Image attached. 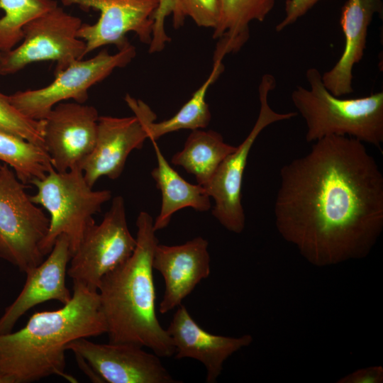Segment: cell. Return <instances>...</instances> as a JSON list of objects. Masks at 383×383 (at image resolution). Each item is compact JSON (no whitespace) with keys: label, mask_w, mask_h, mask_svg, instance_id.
Wrapping results in <instances>:
<instances>
[{"label":"cell","mask_w":383,"mask_h":383,"mask_svg":"<svg viewBox=\"0 0 383 383\" xmlns=\"http://www.w3.org/2000/svg\"><path fill=\"white\" fill-rule=\"evenodd\" d=\"M276 228L318 267L370 255L383 231V174L363 143L330 135L280 170Z\"/></svg>","instance_id":"6da1fadb"},{"label":"cell","mask_w":383,"mask_h":383,"mask_svg":"<svg viewBox=\"0 0 383 383\" xmlns=\"http://www.w3.org/2000/svg\"><path fill=\"white\" fill-rule=\"evenodd\" d=\"M70 301L57 310L33 314L26 325L0 334V375L9 383H29L50 375L75 382L65 372L67 345L106 333L98 291L73 282Z\"/></svg>","instance_id":"7a4b0ae2"},{"label":"cell","mask_w":383,"mask_h":383,"mask_svg":"<svg viewBox=\"0 0 383 383\" xmlns=\"http://www.w3.org/2000/svg\"><path fill=\"white\" fill-rule=\"evenodd\" d=\"M153 223L148 212L139 213L133 254L102 277L98 293L109 343L147 347L160 357H170L175 348L155 311L152 263L158 240Z\"/></svg>","instance_id":"3957f363"},{"label":"cell","mask_w":383,"mask_h":383,"mask_svg":"<svg viewBox=\"0 0 383 383\" xmlns=\"http://www.w3.org/2000/svg\"><path fill=\"white\" fill-rule=\"evenodd\" d=\"M309 84L297 87L291 98L306 126V140L313 143L330 135L348 136L382 150L383 92L352 99L333 95L315 67L306 70Z\"/></svg>","instance_id":"277c9868"},{"label":"cell","mask_w":383,"mask_h":383,"mask_svg":"<svg viewBox=\"0 0 383 383\" xmlns=\"http://www.w3.org/2000/svg\"><path fill=\"white\" fill-rule=\"evenodd\" d=\"M37 192L30 196L36 205L50 213L49 230L43 245L45 256L51 251L57 238L64 234L70 243L72 255L87 230L95 223L93 216L111 199L110 190H93L87 183L80 168L60 172L54 169L40 179L30 183Z\"/></svg>","instance_id":"5b68a950"},{"label":"cell","mask_w":383,"mask_h":383,"mask_svg":"<svg viewBox=\"0 0 383 383\" xmlns=\"http://www.w3.org/2000/svg\"><path fill=\"white\" fill-rule=\"evenodd\" d=\"M25 185L9 165L0 164V258L26 273L44 260L50 218L30 200Z\"/></svg>","instance_id":"8992f818"},{"label":"cell","mask_w":383,"mask_h":383,"mask_svg":"<svg viewBox=\"0 0 383 383\" xmlns=\"http://www.w3.org/2000/svg\"><path fill=\"white\" fill-rule=\"evenodd\" d=\"M81 18L57 5L35 17L23 28V42L2 53L0 74H15L38 62L55 61V74L72 62L83 59L86 43L77 37Z\"/></svg>","instance_id":"52a82bcc"},{"label":"cell","mask_w":383,"mask_h":383,"mask_svg":"<svg viewBox=\"0 0 383 383\" xmlns=\"http://www.w3.org/2000/svg\"><path fill=\"white\" fill-rule=\"evenodd\" d=\"M135 55V48L130 43L115 54L103 49L90 59L72 62L64 70L55 74V79L48 86L17 91L9 96V101L25 116L36 121L43 120L52 108L62 101L73 99L84 104L93 85L103 81L115 69L127 65Z\"/></svg>","instance_id":"ba28073f"},{"label":"cell","mask_w":383,"mask_h":383,"mask_svg":"<svg viewBox=\"0 0 383 383\" xmlns=\"http://www.w3.org/2000/svg\"><path fill=\"white\" fill-rule=\"evenodd\" d=\"M275 86L276 81L272 74L262 76L258 88L260 112L253 128L242 143L223 160L204 186L209 196L214 200L212 215L226 229L234 233H241L245 228L241 189L248 155L253 143L267 126L298 115L297 112L277 113L271 109L268 95Z\"/></svg>","instance_id":"9c48e42d"},{"label":"cell","mask_w":383,"mask_h":383,"mask_svg":"<svg viewBox=\"0 0 383 383\" xmlns=\"http://www.w3.org/2000/svg\"><path fill=\"white\" fill-rule=\"evenodd\" d=\"M136 246L126 221L124 199L115 196L99 224L93 223L70 258L67 273L73 282L98 291L102 277L126 262Z\"/></svg>","instance_id":"30bf717a"},{"label":"cell","mask_w":383,"mask_h":383,"mask_svg":"<svg viewBox=\"0 0 383 383\" xmlns=\"http://www.w3.org/2000/svg\"><path fill=\"white\" fill-rule=\"evenodd\" d=\"M65 6L78 5L84 10L99 11L94 24L82 23L77 37L86 43L85 55L108 45L118 50L129 43L126 34L133 32L150 45L159 0H61Z\"/></svg>","instance_id":"8fae6325"},{"label":"cell","mask_w":383,"mask_h":383,"mask_svg":"<svg viewBox=\"0 0 383 383\" xmlns=\"http://www.w3.org/2000/svg\"><path fill=\"white\" fill-rule=\"evenodd\" d=\"M99 118L94 106L77 102L52 108L43 119V139L55 170L81 169L95 145Z\"/></svg>","instance_id":"7c38bea8"},{"label":"cell","mask_w":383,"mask_h":383,"mask_svg":"<svg viewBox=\"0 0 383 383\" xmlns=\"http://www.w3.org/2000/svg\"><path fill=\"white\" fill-rule=\"evenodd\" d=\"M131 343H96L81 338L70 342L67 350L82 357L109 383H176L156 354Z\"/></svg>","instance_id":"4fadbf2b"},{"label":"cell","mask_w":383,"mask_h":383,"mask_svg":"<svg viewBox=\"0 0 383 383\" xmlns=\"http://www.w3.org/2000/svg\"><path fill=\"white\" fill-rule=\"evenodd\" d=\"M48 257L28 270L24 286L0 318V334L12 331L16 322L29 309L51 300L66 304L72 299L66 286L67 265L72 257L67 237L59 235Z\"/></svg>","instance_id":"5bb4252c"},{"label":"cell","mask_w":383,"mask_h":383,"mask_svg":"<svg viewBox=\"0 0 383 383\" xmlns=\"http://www.w3.org/2000/svg\"><path fill=\"white\" fill-rule=\"evenodd\" d=\"M148 138L143 121L135 115L99 116L95 145L81 167L88 185L93 188L101 177L118 178L129 154Z\"/></svg>","instance_id":"9a60e30c"},{"label":"cell","mask_w":383,"mask_h":383,"mask_svg":"<svg viewBox=\"0 0 383 383\" xmlns=\"http://www.w3.org/2000/svg\"><path fill=\"white\" fill-rule=\"evenodd\" d=\"M209 243L196 237L183 244H157L152 258V268L163 277L165 289L159 311L166 313L182 301L204 279L210 274Z\"/></svg>","instance_id":"2e32d148"},{"label":"cell","mask_w":383,"mask_h":383,"mask_svg":"<svg viewBox=\"0 0 383 383\" xmlns=\"http://www.w3.org/2000/svg\"><path fill=\"white\" fill-rule=\"evenodd\" d=\"M175 348V358H193L206 369L207 383H214L224 362L240 349L249 346L252 336L229 337L210 333L202 328L180 304L166 329Z\"/></svg>","instance_id":"e0dca14e"},{"label":"cell","mask_w":383,"mask_h":383,"mask_svg":"<svg viewBox=\"0 0 383 383\" xmlns=\"http://www.w3.org/2000/svg\"><path fill=\"white\" fill-rule=\"evenodd\" d=\"M382 0H347L340 23L345 37L343 52L328 71L321 75L325 87L342 97L353 92V70L364 55L368 28L375 13H382Z\"/></svg>","instance_id":"ac0fdd59"},{"label":"cell","mask_w":383,"mask_h":383,"mask_svg":"<svg viewBox=\"0 0 383 383\" xmlns=\"http://www.w3.org/2000/svg\"><path fill=\"white\" fill-rule=\"evenodd\" d=\"M223 68L222 62H214L209 76L189 100L172 117L158 123L154 122L156 119L155 114L143 101L137 100L128 94L124 100L134 115L143 121L148 138L152 142L167 133L179 130L203 129L208 126L211 118L209 105L206 101L207 91L218 79Z\"/></svg>","instance_id":"d6986e66"},{"label":"cell","mask_w":383,"mask_h":383,"mask_svg":"<svg viewBox=\"0 0 383 383\" xmlns=\"http://www.w3.org/2000/svg\"><path fill=\"white\" fill-rule=\"evenodd\" d=\"M152 143L157 165L151 172V176L162 194L160 211L153 223L157 231L166 228L172 215L179 210L190 207L197 211H206L211 204L205 187L184 179L168 163L156 141Z\"/></svg>","instance_id":"ffe728a7"},{"label":"cell","mask_w":383,"mask_h":383,"mask_svg":"<svg viewBox=\"0 0 383 383\" xmlns=\"http://www.w3.org/2000/svg\"><path fill=\"white\" fill-rule=\"evenodd\" d=\"M220 16L213 29V38L217 40L213 62L235 53L248 40L250 23L262 22L274 5V0H218Z\"/></svg>","instance_id":"44dd1931"},{"label":"cell","mask_w":383,"mask_h":383,"mask_svg":"<svg viewBox=\"0 0 383 383\" xmlns=\"http://www.w3.org/2000/svg\"><path fill=\"white\" fill-rule=\"evenodd\" d=\"M236 148L226 143L216 131L194 130L183 149L172 156L171 162L182 167L195 177L197 184L204 187L223 160Z\"/></svg>","instance_id":"7402d4cb"},{"label":"cell","mask_w":383,"mask_h":383,"mask_svg":"<svg viewBox=\"0 0 383 383\" xmlns=\"http://www.w3.org/2000/svg\"><path fill=\"white\" fill-rule=\"evenodd\" d=\"M0 162L9 165L24 184L44 178L54 169L44 148L1 130Z\"/></svg>","instance_id":"603a6c76"},{"label":"cell","mask_w":383,"mask_h":383,"mask_svg":"<svg viewBox=\"0 0 383 383\" xmlns=\"http://www.w3.org/2000/svg\"><path fill=\"white\" fill-rule=\"evenodd\" d=\"M57 5L55 0H0V50L6 52L23 39V26Z\"/></svg>","instance_id":"cb8c5ba5"},{"label":"cell","mask_w":383,"mask_h":383,"mask_svg":"<svg viewBox=\"0 0 383 383\" xmlns=\"http://www.w3.org/2000/svg\"><path fill=\"white\" fill-rule=\"evenodd\" d=\"M43 126V120L36 121L25 116L12 105L9 96L0 92L1 131L45 148Z\"/></svg>","instance_id":"d4e9b609"},{"label":"cell","mask_w":383,"mask_h":383,"mask_svg":"<svg viewBox=\"0 0 383 383\" xmlns=\"http://www.w3.org/2000/svg\"><path fill=\"white\" fill-rule=\"evenodd\" d=\"M172 16L173 26L178 28L184 24V18L182 15L177 0H159V6L155 14V22L152 40L149 45V52L155 53L162 50L167 43L170 41L165 28V19Z\"/></svg>","instance_id":"484cf974"},{"label":"cell","mask_w":383,"mask_h":383,"mask_svg":"<svg viewBox=\"0 0 383 383\" xmlns=\"http://www.w3.org/2000/svg\"><path fill=\"white\" fill-rule=\"evenodd\" d=\"M183 17L189 16L200 27H216L220 16L218 0H177Z\"/></svg>","instance_id":"4316f807"},{"label":"cell","mask_w":383,"mask_h":383,"mask_svg":"<svg viewBox=\"0 0 383 383\" xmlns=\"http://www.w3.org/2000/svg\"><path fill=\"white\" fill-rule=\"evenodd\" d=\"M320 1L321 0H287L285 16L276 26V31L280 32L295 23Z\"/></svg>","instance_id":"83f0119b"},{"label":"cell","mask_w":383,"mask_h":383,"mask_svg":"<svg viewBox=\"0 0 383 383\" xmlns=\"http://www.w3.org/2000/svg\"><path fill=\"white\" fill-rule=\"evenodd\" d=\"M337 383H382L383 367L380 365L361 368L340 378Z\"/></svg>","instance_id":"f1b7e54d"},{"label":"cell","mask_w":383,"mask_h":383,"mask_svg":"<svg viewBox=\"0 0 383 383\" xmlns=\"http://www.w3.org/2000/svg\"><path fill=\"white\" fill-rule=\"evenodd\" d=\"M74 355L79 367L92 382L103 383V381L100 377L82 357L76 355Z\"/></svg>","instance_id":"f546056e"},{"label":"cell","mask_w":383,"mask_h":383,"mask_svg":"<svg viewBox=\"0 0 383 383\" xmlns=\"http://www.w3.org/2000/svg\"><path fill=\"white\" fill-rule=\"evenodd\" d=\"M0 383H9L7 379L0 375Z\"/></svg>","instance_id":"4dcf8cb0"},{"label":"cell","mask_w":383,"mask_h":383,"mask_svg":"<svg viewBox=\"0 0 383 383\" xmlns=\"http://www.w3.org/2000/svg\"><path fill=\"white\" fill-rule=\"evenodd\" d=\"M1 55H2V52L0 50V59H1Z\"/></svg>","instance_id":"1f68e13d"}]
</instances>
